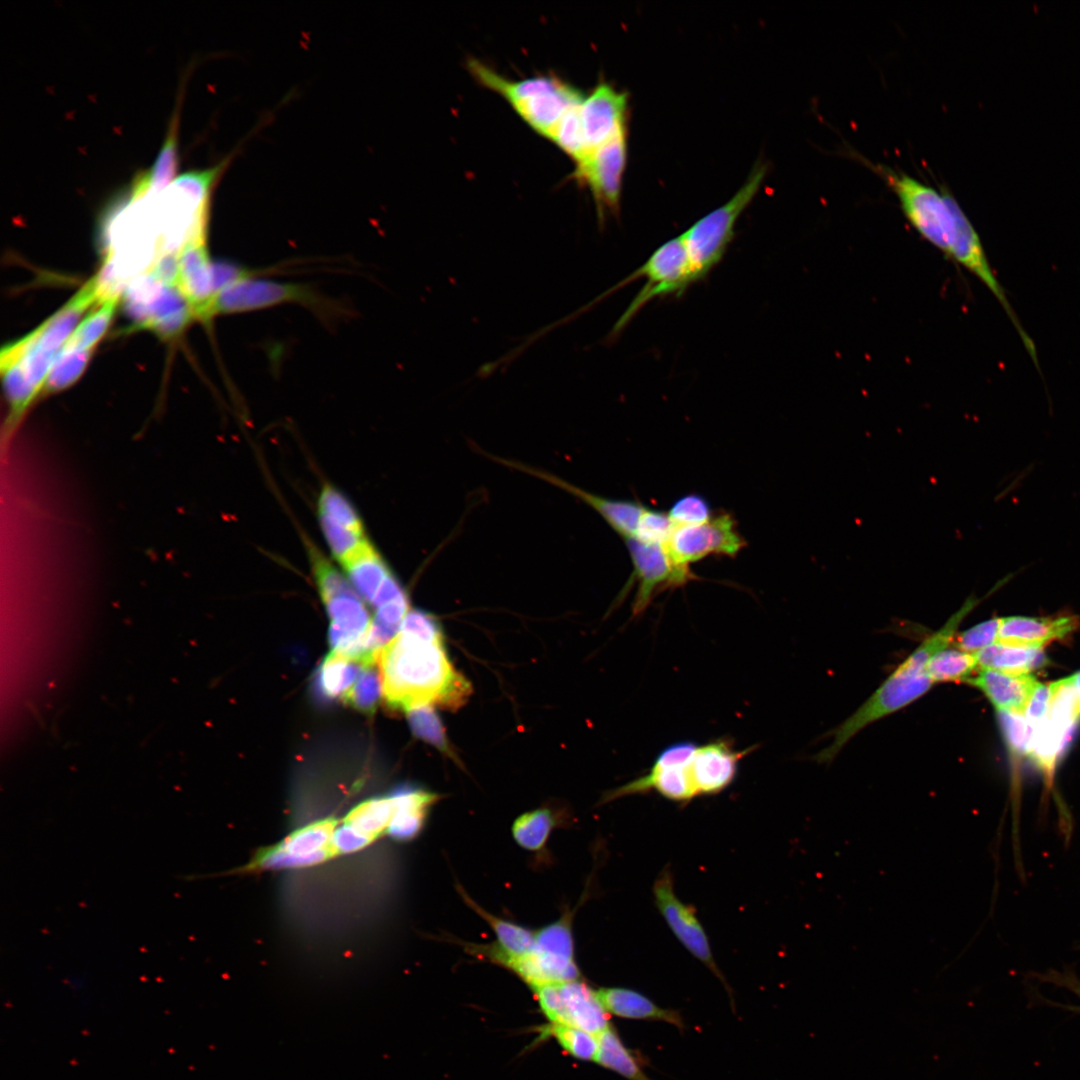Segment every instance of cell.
I'll use <instances>...</instances> for the list:
<instances>
[{
	"instance_id": "obj_10",
	"label": "cell",
	"mask_w": 1080,
	"mask_h": 1080,
	"mask_svg": "<svg viewBox=\"0 0 1080 1080\" xmlns=\"http://www.w3.org/2000/svg\"><path fill=\"white\" fill-rule=\"evenodd\" d=\"M696 747L697 744L690 741L670 744L660 751L645 775L606 793L603 801L652 790L675 802L692 800L698 795L692 771Z\"/></svg>"
},
{
	"instance_id": "obj_5",
	"label": "cell",
	"mask_w": 1080,
	"mask_h": 1080,
	"mask_svg": "<svg viewBox=\"0 0 1080 1080\" xmlns=\"http://www.w3.org/2000/svg\"><path fill=\"white\" fill-rule=\"evenodd\" d=\"M766 171L764 164L757 163L733 197L699 219L681 235L696 282L703 279L723 258L734 237L736 222L756 196Z\"/></svg>"
},
{
	"instance_id": "obj_44",
	"label": "cell",
	"mask_w": 1080,
	"mask_h": 1080,
	"mask_svg": "<svg viewBox=\"0 0 1080 1080\" xmlns=\"http://www.w3.org/2000/svg\"><path fill=\"white\" fill-rule=\"evenodd\" d=\"M999 624L1000 618H991L957 633L956 647L972 654L987 648L997 642Z\"/></svg>"
},
{
	"instance_id": "obj_30",
	"label": "cell",
	"mask_w": 1080,
	"mask_h": 1080,
	"mask_svg": "<svg viewBox=\"0 0 1080 1080\" xmlns=\"http://www.w3.org/2000/svg\"><path fill=\"white\" fill-rule=\"evenodd\" d=\"M595 1061L628 1080H652L611 1026L599 1035V1049Z\"/></svg>"
},
{
	"instance_id": "obj_17",
	"label": "cell",
	"mask_w": 1080,
	"mask_h": 1080,
	"mask_svg": "<svg viewBox=\"0 0 1080 1080\" xmlns=\"http://www.w3.org/2000/svg\"><path fill=\"white\" fill-rule=\"evenodd\" d=\"M626 112V93L605 82L599 83L585 96L580 105L584 157L626 130Z\"/></svg>"
},
{
	"instance_id": "obj_8",
	"label": "cell",
	"mask_w": 1080,
	"mask_h": 1080,
	"mask_svg": "<svg viewBox=\"0 0 1080 1080\" xmlns=\"http://www.w3.org/2000/svg\"><path fill=\"white\" fill-rule=\"evenodd\" d=\"M644 277L646 283L615 324L611 335L619 333L649 301L667 295H680L695 283L685 243L680 236L658 247L620 286Z\"/></svg>"
},
{
	"instance_id": "obj_4",
	"label": "cell",
	"mask_w": 1080,
	"mask_h": 1080,
	"mask_svg": "<svg viewBox=\"0 0 1080 1080\" xmlns=\"http://www.w3.org/2000/svg\"><path fill=\"white\" fill-rule=\"evenodd\" d=\"M93 303H97L94 278L38 328L3 347L0 358L17 360L30 381L37 387H42L78 320Z\"/></svg>"
},
{
	"instance_id": "obj_39",
	"label": "cell",
	"mask_w": 1080,
	"mask_h": 1080,
	"mask_svg": "<svg viewBox=\"0 0 1080 1080\" xmlns=\"http://www.w3.org/2000/svg\"><path fill=\"white\" fill-rule=\"evenodd\" d=\"M549 1032L569 1055L580 1060H596L599 1049V1035L555 1024H552Z\"/></svg>"
},
{
	"instance_id": "obj_41",
	"label": "cell",
	"mask_w": 1080,
	"mask_h": 1080,
	"mask_svg": "<svg viewBox=\"0 0 1080 1080\" xmlns=\"http://www.w3.org/2000/svg\"><path fill=\"white\" fill-rule=\"evenodd\" d=\"M667 513L675 526L701 525L710 521L714 516L707 499L696 493L679 497L673 502Z\"/></svg>"
},
{
	"instance_id": "obj_22",
	"label": "cell",
	"mask_w": 1080,
	"mask_h": 1080,
	"mask_svg": "<svg viewBox=\"0 0 1080 1080\" xmlns=\"http://www.w3.org/2000/svg\"><path fill=\"white\" fill-rule=\"evenodd\" d=\"M978 688L997 712L1023 714L1039 682L1031 674L979 669L967 681Z\"/></svg>"
},
{
	"instance_id": "obj_2",
	"label": "cell",
	"mask_w": 1080,
	"mask_h": 1080,
	"mask_svg": "<svg viewBox=\"0 0 1080 1080\" xmlns=\"http://www.w3.org/2000/svg\"><path fill=\"white\" fill-rule=\"evenodd\" d=\"M945 648V641L939 634L932 633L926 637L874 693L834 730L832 741L816 755V761H832L864 728L925 695L934 685L927 673V664Z\"/></svg>"
},
{
	"instance_id": "obj_46",
	"label": "cell",
	"mask_w": 1080,
	"mask_h": 1080,
	"mask_svg": "<svg viewBox=\"0 0 1080 1080\" xmlns=\"http://www.w3.org/2000/svg\"><path fill=\"white\" fill-rule=\"evenodd\" d=\"M1033 977L1042 983H1050L1052 985L1065 988L1075 994L1080 1000V979L1070 968L1063 969L1062 971L1050 969L1045 973H1035ZM1037 998L1041 999V1001L1044 1002L1046 1005L1057 1006L1064 1010L1080 1014V1005L1055 1003L1051 1002L1046 998H1042L1039 995L1037 996Z\"/></svg>"
},
{
	"instance_id": "obj_47",
	"label": "cell",
	"mask_w": 1080,
	"mask_h": 1080,
	"mask_svg": "<svg viewBox=\"0 0 1080 1080\" xmlns=\"http://www.w3.org/2000/svg\"><path fill=\"white\" fill-rule=\"evenodd\" d=\"M147 271L163 285L178 287L179 252L159 254Z\"/></svg>"
},
{
	"instance_id": "obj_3",
	"label": "cell",
	"mask_w": 1080,
	"mask_h": 1080,
	"mask_svg": "<svg viewBox=\"0 0 1080 1080\" xmlns=\"http://www.w3.org/2000/svg\"><path fill=\"white\" fill-rule=\"evenodd\" d=\"M467 69L483 87L502 96L530 128L549 140L565 114L585 97L552 74L511 81L474 58L467 61Z\"/></svg>"
},
{
	"instance_id": "obj_27",
	"label": "cell",
	"mask_w": 1080,
	"mask_h": 1080,
	"mask_svg": "<svg viewBox=\"0 0 1080 1080\" xmlns=\"http://www.w3.org/2000/svg\"><path fill=\"white\" fill-rule=\"evenodd\" d=\"M357 594L371 603L391 571L381 555L368 543L343 564Z\"/></svg>"
},
{
	"instance_id": "obj_31",
	"label": "cell",
	"mask_w": 1080,
	"mask_h": 1080,
	"mask_svg": "<svg viewBox=\"0 0 1080 1080\" xmlns=\"http://www.w3.org/2000/svg\"><path fill=\"white\" fill-rule=\"evenodd\" d=\"M978 669L975 654L948 647L934 655L927 664L933 683L967 681Z\"/></svg>"
},
{
	"instance_id": "obj_36",
	"label": "cell",
	"mask_w": 1080,
	"mask_h": 1080,
	"mask_svg": "<svg viewBox=\"0 0 1080 1080\" xmlns=\"http://www.w3.org/2000/svg\"><path fill=\"white\" fill-rule=\"evenodd\" d=\"M571 914L535 931L533 947L558 956L575 959Z\"/></svg>"
},
{
	"instance_id": "obj_15",
	"label": "cell",
	"mask_w": 1080,
	"mask_h": 1080,
	"mask_svg": "<svg viewBox=\"0 0 1080 1080\" xmlns=\"http://www.w3.org/2000/svg\"><path fill=\"white\" fill-rule=\"evenodd\" d=\"M653 895L659 912L675 937L722 982L734 1007L732 991L714 960L705 930L697 918L695 909L677 897L672 872L668 867L657 877L653 886Z\"/></svg>"
},
{
	"instance_id": "obj_12",
	"label": "cell",
	"mask_w": 1080,
	"mask_h": 1080,
	"mask_svg": "<svg viewBox=\"0 0 1080 1080\" xmlns=\"http://www.w3.org/2000/svg\"><path fill=\"white\" fill-rule=\"evenodd\" d=\"M545 1016L552 1024L581 1029L595 1035L607 1030L609 1013L597 991L583 981L571 980L533 989Z\"/></svg>"
},
{
	"instance_id": "obj_45",
	"label": "cell",
	"mask_w": 1080,
	"mask_h": 1080,
	"mask_svg": "<svg viewBox=\"0 0 1080 1080\" xmlns=\"http://www.w3.org/2000/svg\"><path fill=\"white\" fill-rule=\"evenodd\" d=\"M400 631L432 642H444L441 625L432 614L419 610H409Z\"/></svg>"
},
{
	"instance_id": "obj_25",
	"label": "cell",
	"mask_w": 1080,
	"mask_h": 1080,
	"mask_svg": "<svg viewBox=\"0 0 1080 1080\" xmlns=\"http://www.w3.org/2000/svg\"><path fill=\"white\" fill-rule=\"evenodd\" d=\"M597 995L609 1014L626 1019L663 1021L680 1030L685 1027L678 1011L662 1008L635 990L605 987L598 989Z\"/></svg>"
},
{
	"instance_id": "obj_1",
	"label": "cell",
	"mask_w": 1080,
	"mask_h": 1080,
	"mask_svg": "<svg viewBox=\"0 0 1080 1080\" xmlns=\"http://www.w3.org/2000/svg\"><path fill=\"white\" fill-rule=\"evenodd\" d=\"M382 694L391 709L406 711L429 704L450 709L470 696V683L450 662L443 642L399 631L375 654Z\"/></svg>"
},
{
	"instance_id": "obj_38",
	"label": "cell",
	"mask_w": 1080,
	"mask_h": 1080,
	"mask_svg": "<svg viewBox=\"0 0 1080 1080\" xmlns=\"http://www.w3.org/2000/svg\"><path fill=\"white\" fill-rule=\"evenodd\" d=\"M319 512L358 534H365L361 518L354 506L339 490L330 485L325 486L320 493Z\"/></svg>"
},
{
	"instance_id": "obj_40",
	"label": "cell",
	"mask_w": 1080,
	"mask_h": 1080,
	"mask_svg": "<svg viewBox=\"0 0 1080 1080\" xmlns=\"http://www.w3.org/2000/svg\"><path fill=\"white\" fill-rule=\"evenodd\" d=\"M314 578L323 602L343 595L357 594L347 579L324 557L312 551Z\"/></svg>"
},
{
	"instance_id": "obj_24",
	"label": "cell",
	"mask_w": 1080,
	"mask_h": 1080,
	"mask_svg": "<svg viewBox=\"0 0 1080 1080\" xmlns=\"http://www.w3.org/2000/svg\"><path fill=\"white\" fill-rule=\"evenodd\" d=\"M375 661L331 651L317 668L312 692L320 702L345 701L366 666Z\"/></svg>"
},
{
	"instance_id": "obj_7",
	"label": "cell",
	"mask_w": 1080,
	"mask_h": 1080,
	"mask_svg": "<svg viewBox=\"0 0 1080 1080\" xmlns=\"http://www.w3.org/2000/svg\"><path fill=\"white\" fill-rule=\"evenodd\" d=\"M260 276L244 278L219 292L209 306L207 321L220 314L253 312L290 303L309 308L321 317L335 312V305L310 286Z\"/></svg>"
},
{
	"instance_id": "obj_19",
	"label": "cell",
	"mask_w": 1080,
	"mask_h": 1080,
	"mask_svg": "<svg viewBox=\"0 0 1080 1080\" xmlns=\"http://www.w3.org/2000/svg\"><path fill=\"white\" fill-rule=\"evenodd\" d=\"M751 751L736 750L728 738L697 745L692 757L693 780L698 795H713L735 779L740 761Z\"/></svg>"
},
{
	"instance_id": "obj_21",
	"label": "cell",
	"mask_w": 1080,
	"mask_h": 1080,
	"mask_svg": "<svg viewBox=\"0 0 1080 1080\" xmlns=\"http://www.w3.org/2000/svg\"><path fill=\"white\" fill-rule=\"evenodd\" d=\"M1080 619L1075 615L1048 617L1010 616L1000 618L997 642L1043 648L1076 631Z\"/></svg>"
},
{
	"instance_id": "obj_26",
	"label": "cell",
	"mask_w": 1080,
	"mask_h": 1080,
	"mask_svg": "<svg viewBox=\"0 0 1080 1080\" xmlns=\"http://www.w3.org/2000/svg\"><path fill=\"white\" fill-rule=\"evenodd\" d=\"M979 669L1009 674H1031L1046 663L1043 648L1008 645L996 642L975 653Z\"/></svg>"
},
{
	"instance_id": "obj_33",
	"label": "cell",
	"mask_w": 1080,
	"mask_h": 1080,
	"mask_svg": "<svg viewBox=\"0 0 1080 1080\" xmlns=\"http://www.w3.org/2000/svg\"><path fill=\"white\" fill-rule=\"evenodd\" d=\"M93 350H63L57 355L42 392H60L74 384L84 372Z\"/></svg>"
},
{
	"instance_id": "obj_49",
	"label": "cell",
	"mask_w": 1080,
	"mask_h": 1080,
	"mask_svg": "<svg viewBox=\"0 0 1080 1080\" xmlns=\"http://www.w3.org/2000/svg\"><path fill=\"white\" fill-rule=\"evenodd\" d=\"M406 594L398 578L390 571L378 589L371 605L374 609H377Z\"/></svg>"
},
{
	"instance_id": "obj_43",
	"label": "cell",
	"mask_w": 1080,
	"mask_h": 1080,
	"mask_svg": "<svg viewBox=\"0 0 1080 1080\" xmlns=\"http://www.w3.org/2000/svg\"><path fill=\"white\" fill-rule=\"evenodd\" d=\"M675 525L667 512L645 506L638 520L634 537L648 544L665 545Z\"/></svg>"
},
{
	"instance_id": "obj_16",
	"label": "cell",
	"mask_w": 1080,
	"mask_h": 1080,
	"mask_svg": "<svg viewBox=\"0 0 1080 1080\" xmlns=\"http://www.w3.org/2000/svg\"><path fill=\"white\" fill-rule=\"evenodd\" d=\"M623 540L633 565L631 579L637 582L632 604L633 618L646 611L656 592L680 587L695 578L690 570L680 569L673 564L664 545L644 543L635 537Z\"/></svg>"
},
{
	"instance_id": "obj_28",
	"label": "cell",
	"mask_w": 1080,
	"mask_h": 1080,
	"mask_svg": "<svg viewBox=\"0 0 1080 1080\" xmlns=\"http://www.w3.org/2000/svg\"><path fill=\"white\" fill-rule=\"evenodd\" d=\"M181 97L178 98L176 110L173 112L166 137L152 166L145 171L149 188L162 190L169 186L176 178L179 168V123H180Z\"/></svg>"
},
{
	"instance_id": "obj_42",
	"label": "cell",
	"mask_w": 1080,
	"mask_h": 1080,
	"mask_svg": "<svg viewBox=\"0 0 1080 1080\" xmlns=\"http://www.w3.org/2000/svg\"><path fill=\"white\" fill-rule=\"evenodd\" d=\"M1009 751L1016 758L1029 753L1034 728L1023 714L997 712Z\"/></svg>"
},
{
	"instance_id": "obj_34",
	"label": "cell",
	"mask_w": 1080,
	"mask_h": 1080,
	"mask_svg": "<svg viewBox=\"0 0 1080 1080\" xmlns=\"http://www.w3.org/2000/svg\"><path fill=\"white\" fill-rule=\"evenodd\" d=\"M405 713L415 737L433 745L447 756L455 757L447 739L445 728L433 705H418L406 710Z\"/></svg>"
},
{
	"instance_id": "obj_48",
	"label": "cell",
	"mask_w": 1080,
	"mask_h": 1080,
	"mask_svg": "<svg viewBox=\"0 0 1080 1080\" xmlns=\"http://www.w3.org/2000/svg\"><path fill=\"white\" fill-rule=\"evenodd\" d=\"M1051 699V687L1049 684L1039 683L1026 707L1024 716L1029 724L1035 728L1044 719L1049 709Z\"/></svg>"
},
{
	"instance_id": "obj_20",
	"label": "cell",
	"mask_w": 1080,
	"mask_h": 1080,
	"mask_svg": "<svg viewBox=\"0 0 1080 1080\" xmlns=\"http://www.w3.org/2000/svg\"><path fill=\"white\" fill-rule=\"evenodd\" d=\"M212 262L207 251V238L187 242L179 252L178 288L192 308L195 319L207 321V312L215 292Z\"/></svg>"
},
{
	"instance_id": "obj_29",
	"label": "cell",
	"mask_w": 1080,
	"mask_h": 1080,
	"mask_svg": "<svg viewBox=\"0 0 1080 1080\" xmlns=\"http://www.w3.org/2000/svg\"><path fill=\"white\" fill-rule=\"evenodd\" d=\"M559 826V816L551 808L541 807L520 815L512 825V836L521 848L538 852Z\"/></svg>"
},
{
	"instance_id": "obj_32",
	"label": "cell",
	"mask_w": 1080,
	"mask_h": 1080,
	"mask_svg": "<svg viewBox=\"0 0 1080 1080\" xmlns=\"http://www.w3.org/2000/svg\"><path fill=\"white\" fill-rule=\"evenodd\" d=\"M117 298L110 299L100 304V307L90 313L63 346V350H93V347L102 338L114 316L118 304Z\"/></svg>"
},
{
	"instance_id": "obj_11",
	"label": "cell",
	"mask_w": 1080,
	"mask_h": 1080,
	"mask_svg": "<svg viewBox=\"0 0 1080 1080\" xmlns=\"http://www.w3.org/2000/svg\"><path fill=\"white\" fill-rule=\"evenodd\" d=\"M940 191L944 195L954 221L951 259L976 276L995 296L1016 328L1027 352L1039 370V361L1034 342L1021 325L1002 285L997 280L977 232L950 191L944 186H940Z\"/></svg>"
},
{
	"instance_id": "obj_13",
	"label": "cell",
	"mask_w": 1080,
	"mask_h": 1080,
	"mask_svg": "<svg viewBox=\"0 0 1080 1080\" xmlns=\"http://www.w3.org/2000/svg\"><path fill=\"white\" fill-rule=\"evenodd\" d=\"M745 545L735 519L720 513L701 525L675 526L664 546L675 566L690 570L691 563L710 555L734 558Z\"/></svg>"
},
{
	"instance_id": "obj_9",
	"label": "cell",
	"mask_w": 1080,
	"mask_h": 1080,
	"mask_svg": "<svg viewBox=\"0 0 1080 1080\" xmlns=\"http://www.w3.org/2000/svg\"><path fill=\"white\" fill-rule=\"evenodd\" d=\"M1050 687L1049 709L1044 719L1034 728L1028 753L1043 773L1048 790L1053 785L1058 758L1080 720V696L1070 678L1051 682Z\"/></svg>"
},
{
	"instance_id": "obj_6",
	"label": "cell",
	"mask_w": 1080,
	"mask_h": 1080,
	"mask_svg": "<svg viewBox=\"0 0 1080 1080\" xmlns=\"http://www.w3.org/2000/svg\"><path fill=\"white\" fill-rule=\"evenodd\" d=\"M870 166L896 194L905 217L914 229L951 258L954 221L942 192L891 167L882 164Z\"/></svg>"
},
{
	"instance_id": "obj_35",
	"label": "cell",
	"mask_w": 1080,
	"mask_h": 1080,
	"mask_svg": "<svg viewBox=\"0 0 1080 1080\" xmlns=\"http://www.w3.org/2000/svg\"><path fill=\"white\" fill-rule=\"evenodd\" d=\"M319 521L333 556L342 565L369 543L366 534H358L322 512Z\"/></svg>"
},
{
	"instance_id": "obj_18",
	"label": "cell",
	"mask_w": 1080,
	"mask_h": 1080,
	"mask_svg": "<svg viewBox=\"0 0 1080 1080\" xmlns=\"http://www.w3.org/2000/svg\"><path fill=\"white\" fill-rule=\"evenodd\" d=\"M494 460L510 468L532 475L574 495L597 512L620 537L623 539L634 537L638 520L645 508L641 503L632 500L612 499L596 495L547 471L514 460H507L499 457H494Z\"/></svg>"
},
{
	"instance_id": "obj_14",
	"label": "cell",
	"mask_w": 1080,
	"mask_h": 1080,
	"mask_svg": "<svg viewBox=\"0 0 1080 1080\" xmlns=\"http://www.w3.org/2000/svg\"><path fill=\"white\" fill-rule=\"evenodd\" d=\"M626 161L625 130L575 164L573 177L590 189L601 223L605 211L618 214Z\"/></svg>"
},
{
	"instance_id": "obj_50",
	"label": "cell",
	"mask_w": 1080,
	"mask_h": 1080,
	"mask_svg": "<svg viewBox=\"0 0 1080 1080\" xmlns=\"http://www.w3.org/2000/svg\"><path fill=\"white\" fill-rule=\"evenodd\" d=\"M1073 687L1080 696V671L1069 677Z\"/></svg>"
},
{
	"instance_id": "obj_37",
	"label": "cell",
	"mask_w": 1080,
	"mask_h": 1080,
	"mask_svg": "<svg viewBox=\"0 0 1080 1080\" xmlns=\"http://www.w3.org/2000/svg\"><path fill=\"white\" fill-rule=\"evenodd\" d=\"M382 682L376 662L364 668L344 703L357 711L372 715L381 697Z\"/></svg>"
},
{
	"instance_id": "obj_23",
	"label": "cell",
	"mask_w": 1080,
	"mask_h": 1080,
	"mask_svg": "<svg viewBox=\"0 0 1080 1080\" xmlns=\"http://www.w3.org/2000/svg\"><path fill=\"white\" fill-rule=\"evenodd\" d=\"M459 891L464 901L489 924L496 935V942L493 944L470 945L471 953L504 966L508 961L531 951L535 931L487 912L463 890Z\"/></svg>"
}]
</instances>
